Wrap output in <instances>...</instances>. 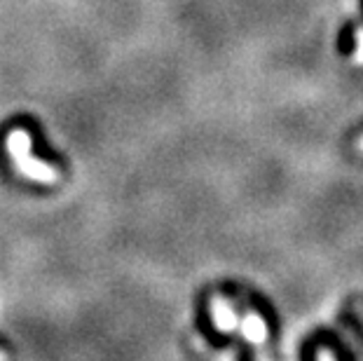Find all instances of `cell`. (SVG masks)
<instances>
[{
	"label": "cell",
	"mask_w": 363,
	"mask_h": 361,
	"mask_svg": "<svg viewBox=\"0 0 363 361\" xmlns=\"http://www.w3.org/2000/svg\"><path fill=\"white\" fill-rule=\"evenodd\" d=\"M361 12H363V0H361Z\"/></svg>",
	"instance_id": "8992f818"
},
{
	"label": "cell",
	"mask_w": 363,
	"mask_h": 361,
	"mask_svg": "<svg viewBox=\"0 0 363 361\" xmlns=\"http://www.w3.org/2000/svg\"><path fill=\"white\" fill-rule=\"evenodd\" d=\"M337 48L342 55H350V52L354 50V26L347 24L342 28V33H340V40H337Z\"/></svg>",
	"instance_id": "277c9868"
},
{
	"label": "cell",
	"mask_w": 363,
	"mask_h": 361,
	"mask_svg": "<svg viewBox=\"0 0 363 361\" xmlns=\"http://www.w3.org/2000/svg\"><path fill=\"white\" fill-rule=\"evenodd\" d=\"M211 312H213L216 328H220V331H235V328H239V317L235 314L233 307H230L228 301H223V298H213Z\"/></svg>",
	"instance_id": "7a4b0ae2"
},
{
	"label": "cell",
	"mask_w": 363,
	"mask_h": 361,
	"mask_svg": "<svg viewBox=\"0 0 363 361\" xmlns=\"http://www.w3.org/2000/svg\"><path fill=\"white\" fill-rule=\"evenodd\" d=\"M0 361H5V357H3V355H0Z\"/></svg>",
	"instance_id": "5b68a950"
},
{
	"label": "cell",
	"mask_w": 363,
	"mask_h": 361,
	"mask_svg": "<svg viewBox=\"0 0 363 361\" xmlns=\"http://www.w3.org/2000/svg\"><path fill=\"white\" fill-rule=\"evenodd\" d=\"M242 331H244V335L249 338L251 343H256V345L265 343V338H267L265 321H262V317H260V314H256V312L246 314V319L242 321Z\"/></svg>",
	"instance_id": "3957f363"
},
{
	"label": "cell",
	"mask_w": 363,
	"mask_h": 361,
	"mask_svg": "<svg viewBox=\"0 0 363 361\" xmlns=\"http://www.w3.org/2000/svg\"><path fill=\"white\" fill-rule=\"evenodd\" d=\"M7 152H10L12 162L17 165V169L28 179H33L38 183H57L59 172L52 165L43 162L30 155V136L24 129H12L7 134Z\"/></svg>",
	"instance_id": "6da1fadb"
}]
</instances>
